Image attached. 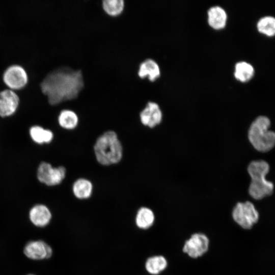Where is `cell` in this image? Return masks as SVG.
<instances>
[{"label":"cell","mask_w":275,"mask_h":275,"mask_svg":"<svg viewBox=\"0 0 275 275\" xmlns=\"http://www.w3.org/2000/svg\"><path fill=\"white\" fill-rule=\"evenodd\" d=\"M60 62L59 66L49 72L40 84L42 94L52 106L76 99L85 85L80 69L61 59Z\"/></svg>","instance_id":"6da1fadb"},{"label":"cell","mask_w":275,"mask_h":275,"mask_svg":"<svg viewBox=\"0 0 275 275\" xmlns=\"http://www.w3.org/2000/svg\"><path fill=\"white\" fill-rule=\"evenodd\" d=\"M95 158L100 164L110 166L119 162L123 157V147L117 134L112 130L104 132L94 146Z\"/></svg>","instance_id":"7a4b0ae2"},{"label":"cell","mask_w":275,"mask_h":275,"mask_svg":"<svg viewBox=\"0 0 275 275\" xmlns=\"http://www.w3.org/2000/svg\"><path fill=\"white\" fill-rule=\"evenodd\" d=\"M269 170L268 164L264 160L253 161L248 166V171L251 177L249 192L256 200H260L273 192V183L265 179Z\"/></svg>","instance_id":"3957f363"},{"label":"cell","mask_w":275,"mask_h":275,"mask_svg":"<svg viewBox=\"0 0 275 275\" xmlns=\"http://www.w3.org/2000/svg\"><path fill=\"white\" fill-rule=\"evenodd\" d=\"M270 122L265 116H259L252 123L248 133L250 143L258 151L265 152L275 146V132L268 130Z\"/></svg>","instance_id":"277c9868"},{"label":"cell","mask_w":275,"mask_h":275,"mask_svg":"<svg viewBox=\"0 0 275 275\" xmlns=\"http://www.w3.org/2000/svg\"><path fill=\"white\" fill-rule=\"evenodd\" d=\"M232 216L234 221L244 229H250L259 218V214L252 203H238L234 207Z\"/></svg>","instance_id":"5b68a950"},{"label":"cell","mask_w":275,"mask_h":275,"mask_svg":"<svg viewBox=\"0 0 275 275\" xmlns=\"http://www.w3.org/2000/svg\"><path fill=\"white\" fill-rule=\"evenodd\" d=\"M66 175V168L63 166L52 167L46 162H41L37 170V178L42 183L48 186L60 184Z\"/></svg>","instance_id":"8992f818"},{"label":"cell","mask_w":275,"mask_h":275,"mask_svg":"<svg viewBox=\"0 0 275 275\" xmlns=\"http://www.w3.org/2000/svg\"><path fill=\"white\" fill-rule=\"evenodd\" d=\"M3 80L11 90L22 88L28 81L24 69L20 65H13L8 67L3 74Z\"/></svg>","instance_id":"52a82bcc"},{"label":"cell","mask_w":275,"mask_h":275,"mask_svg":"<svg viewBox=\"0 0 275 275\" xmlns=\"http://www.w3.org/2000/svg\"><path fill=\"white\" fill-rule=\"evenodd\" d=\"M209 246V239L203 233H195L187 240L183 251L191 258H196L205 253Z\"/></svg>","instance_id":"ba28073f"},{"label":"cell","mask_w":275,"mask_h":275,"mask_svg":"<svg viewBox=\"0 0 275 275\" xmlns=\"http://www.w3.org/2000/svg\"><path fill=\"white\" fill-rule=\"evenodd\" d=\"M139 116L140 121L144 125L153 128L160 123L162 115L157 103L148 101L140 113Z\"/></svg>","instance_id":"9c48e42d"},{"label":"cell","mask_w":275,"mask_h":275,"mask_svg":"<svg viewBox=\"0 0 275 275\" xmlns=\"http://www.w3.org/2000/svg\"><path fill=\"white\" fill-rule=\"evenodd\" d=\"M19 102V97L12 90L1 91L0 116L5 117L13 114L18 107Z\"/></svg>","instance_id":"30bf717a"},{"label":"cell","mask_w":275,"mask_h":275,"mask_svg":"<svg viewBox=\"0 0 275 275\" xmlns=\"http://www.w3.org/2000/svg\"><path fill=\"white\" fill-rule=\"evenodd\" d=\"M24 253L33 260H42L50 258L52 254L51 248L42 240L29 242L24 247Z\"/></svg>","instance_id":"8fae6325"},{"label":"cell","mask_w":275,"mask_h":275,"mask_svg":"<svg viewBox=\"0 0 275 275\" xmlns=\"http://www.w3.org/2000/svg\"><path fill=\"white\" fill-rule=\"evenodd\" d=\"M160 74L159 66L152 59H146L139 64L137 75L141 79L147 78L153 82L159 77Z\"/></svg>","instance_id":"7c38bea8"},{"label":"cell","mask_w":275,"mask_h":275,"mask_svg":"<svg viewBox=\"0 0 275 275\" xmlns=\"http://www.w3.org/2000/svg\"><path fill=\"white\" fill-rule=\"evenodd\" d=\"M29 217L34 225L39 227H44L50 222L51 213L45 205L38 204L32 208L29 213Z\"/></svg>","instance_id":"4fadbf2b"},{"label":"cell","mask_w":275,"mask_h":275,"mask_svg":"<svg viewBox=\"0 0 275 275\" xmlns=\"http://www.w3.org/2000/svg\"><path fill=\"white\" fill-rule=\"evenodd\" d=\"M208 22L209 25L216 30L225 27L227 20L225 10L220 6H213L208 11Z\"/></svg>","instance_id":"5bb4252c"},{"label":"cell","mask_w":275,"mask_h":275,"mask_svg":"<svg viewBox=\"0 0 275 275\" xmlns=\"http://www.w3.org/2000/svg\"><path fill=\"white\" fill-rule=\"evenodd\" d=\"M58 122L63 128L72 130L77 126L79 117L74 110L66 107L60 112L58 116Z\"/></svg>","instance_id":"9a60e30c"},{"label":"cell","mask_w":275,"mask_h":275,"mask_svg":"<svg viewBox=\"0 0 275 275\" xmlns=\"http://www.w3.org/2000/svg\"><path fill=\"white\" fill-rule=\"evenodd\" d=\"M93 186L92 183L86 178H79L73 184L72 191L74 196L78 199L86 200L92 195Z\"/></svg>","instance_id":"2e32d148"},{"label":"cell","mask_w":275,"mask_h":275,"mask_svg":"<svg viewBox=\"0 0 275 275\" xmlns=\"http://www.w3.org/2000/svg\"><path fill=\"white\" fill-rule=\"evenodd\" d=\"M101 8L104 13L112 18L121 15L125 8V0H101Z\"/></svg>","instance_id":"e0dca14e"},{"label":"cell","mask_w":275,"mask_h":275,"mask_svg":"<svg viewBox=\"0 0 275 275\" xmlns=\"http://www.w3.org/2000/svg\"><path fill=\"white\" fill-rule=\"evenodd\" d=\"M155 216L152 210L147 207L140 208L136 214L135 222L136 226L142 229L149 228L153 224Z\"/></svg>","instance_id":"ac0fdd59"},{"label":"cell","mask_w":275,"mask_h":275,"mask_svg":"<svg viewBox=\"0 0 275 275\" xmlns=\"http://www.w3.org/2000/svg\"><path fill=\"white\" fill-rule=\"evenodd\" d=\"M167 261L162 256H154L149 257L145 263V268L150 274H158L166 269Z\"/></svg>","instance_id":"d6986e66"},{"label":"cell","mask_w":275,"mask_h":275,"mask_svg":"<svg viewBox=\"0 0 275 275\" xmlns=\"http://www.w3.org/2000/svg\"><path fill=\"white\" fill-rule=\"evenodd\" d=\"M32 140L40 144L50 143L53 138L52 132L40 126H34L30 130Z\"/></svg>","instance_id":"ffe728a7"},{"label":"cell","mask_w":275,"mask_h":275,"mask_svg":"<svg viewBox=\"0 0 275 275\" xmlns=\"http://www.w3.org/2000/svg\"><path fill=\"white\" fill-rule=\"evenodd\" d=\"M254 70L250 63L241 61L237 63L235 66L234 76L238 80L245 82L253 76Z\"/></svg>","instance_id":"44dd1931"},{"label":"cell","mask_w":275,"mask_h":275,"mask_svg":"<svg viewBox=\"0 0 275 275\" xmlns=\"http://www.w3.org/2000/svg\"><path fill=\"white\" fill-rule=\"evenodd\" d=\"M258 31L267 36L275 35V18L265 16L261 18L257 23Z\"/></svg>","instance_id":"7402d4cb"},{"label":"cell","mask_w":275,"mask_h":275,"mask_svg":"<svg viewBox=\"0 0 275 275\" xmlns=\"http://www.w3.org/2000/svg\"><path fill=\"white\" fill-rule=\"evenodd\" d=\"M29 275H33V274H29Z\"/></svg>","instance_id":"603a6c76"}]
</instances>
